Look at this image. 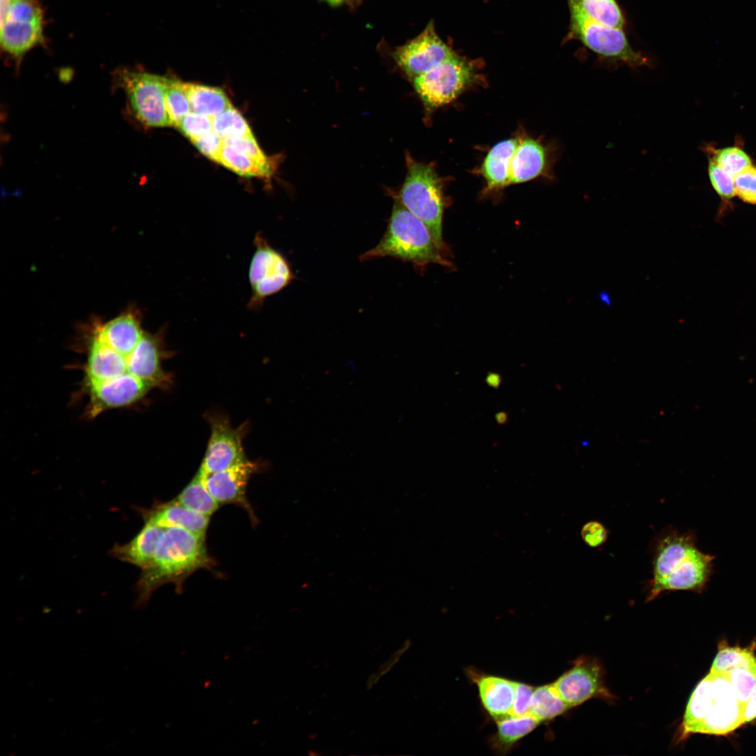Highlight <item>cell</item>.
<instances>
[{"label": "cell", "mask_w": 756, "mask_h": 756, "mask_svg": "<svg viewBox=\"0 0 756 756\" xmlns=\"http://www.w3.org/2000/svg\"><path fill=\"white\" fill-rule=\"evenodd\" d=\"M83 351L80 393L88 419L132 407L169 382L162 336L146 331L134 309L106 322L94 319L83 335Z\"/></svg>", "instance_id": "cell-1"}, {"label": "cell", "mask_w": 756, "mask_h": 756, "mask_svg": "<svg viewBox=\"0 0 756 756\" xmlns=\"http://www.w3.org/2000/svg\"><path fill=\"white\" fill-rule=\"evenodd\" d=\"M215 565L207 551L206 536L181 528H165L152 564L141 570L136 584V606H144L153 592L165 584H174L181 593L184 581L193 573L211 570Z\"/></svg>", "instance_id": "cell-2"}, {"label": "cell", "mask_w": 756, "mask_h": 756, "mask_svg": "<svg viewBox=\"0 0 756 756\" xmlns=\"http://www.w3.org/2000/svg\"><path fill=\"white\" fill-rule=\"evenodd\" d=\"M427 226L398 200L385 233L379 243L359 256L361 261L392 257L419 266L430 263L449 266Z\"/></svg>", "instance_id": "cell-3"}, {"label": "cell", "mask_w": 756, "mask_h": 756, "mask_svg": "<svg viewBox=\"0 0 756 756\" xmlns=\"http://www.w3.org/2000/svg\"><path fill=\"white\" fill-rule=\"evenodd\" d=\"M399 202L427 226L442 249L444 200L442 183L434 169L410 160L408 172L399 193Z\"/></svg>", "instance_id": "cell-4"}, {"label": "cell", "mask_w": 756, "mask_h": 756, "mask_svg": "<svg viewBox=\"0 0 756 756\" xmlns=\"http://www.w3.org/2000/svg\"><path fill=\"white\" fill-rule=\"evenodd\" d=\"M0 44L17 63L44 44V14L38 0H0Z\"/></svg>", "instance_id": "cell-5"}, {"label": "cell", "mask_w": 756, "mask_h": 756, "mask_svg": "<svg viewBox=\"0 0 756 756\" xmlns=\"http://www.w3.org/2000/svg\"><path fill=\"white\" fill-rule=\"evenodd\" d=\"M114 85L124 91L134 117L148 127L172 126L165 94L169 77L148 72L118 69Z\"/></svg>", "instance_id": "cell-6"}, {"label": "cell", "mask_w": 756, "mask_h": 756, "mask_svg": "<svg viewBox=\"0 0 756 756\" xmlns=\"http://www.w3.org/2000/svg\"><path fill=\"white\" fill-rule=\"evenodd\" d=\"M568 4L570 27L567 39H577L600 56L622 61L632 67L648 64L647 57L631 48L622 29L592 20L575 6Z\"/></svg>", "instance_id": "cell-7"}, {"label": "cell", "mask_w": 756, "mask_h": 756, "mask_svg": "<svg viewBox=\"0 0 756 756\" xmlns=\"http://www.w3.org/2000/svg\"><path fill=\"white\" fill-rule=\"evenodd\" d=\"M477 78L476 62L454 53L414 78V86L427 107L437 108L452 102Z\"/></svg>", "instance_id": "cell-8"}, {"label": "cell", "mask_w": 756, "mask_h": 756, "mask_svg": "<svg viewBox=\"0 0 756 756\" xmlns=\"http://www.w3.org/2000/svg\"><path fill=\"white\" fill-rule=\"evenodd\" d=\"M253 244L255 250L248 268L251 296L247 307L257 310L267 297L288 285L294 276L284 256L272 248L260 232L255 234Z\"/></svg>", "instance_id": "cell-9"}, {"label": "cell", "mask_w": 756, "mask_h": 756, "mask_svg": "<svg viewBox=\"0 0 756 756\" xmlns=\"http://www.w3.org/2000/svg\"><path fill=\"white\" fill-rule=\"evenodd\" d=\"M208 420L211 433L199 468L205 476L247 459L243 447L246 426L233 428L228 418L221 414L212 415Z\"/></svg>", "instance_id": "cell-10"}, {"label": "cell", "mask_w": 756, "mask_h": 756, "mask_svg": "<svg viewBox=\"0 0 756 756\" xmlns=\"http://www.w3.org/2000/svg\"><path fill=\"white\" fill-rule=\"evenodd\" d=\"M454 53L436 33L433 22H430L418 36L398 47L393 57L399 67L414 79Z\"/></svg>", "instance_id": "cell-11"}, {"label": "cell", "mask_w": 756, "mask_h": 756, "mask_svg": "<svg viewBox=\"0 0 756 756\" xmlns=\"http://www.w3.org/2000/svg\"><path fill=\"white\" fill-rule=\"evenodd\" d=\"M552 683L570 708L592 698L612 696L606 686L602 666L593 658L580 657Z\"/></svg>", "instance_id": "cell-12"}, {"label": "cell", "mask_w": 756, "mask_h": 756, "mask_svg": "<svg viewBox=\"0 0 756 756\" xmlns=\"http://www.w3.org/2000/svg\"><path fill=\"white\" fill-rule=\"evenodd\" d=\"M713 703L694 734L727 735L744 724L743 706L735 695L727 675L709 673Z\"/></svg>", "instance_id": "cell-13"}, {"label": "cell", "mask_w": 756, "mask_h": 756, "mask_svg": "<svg viewBox=\"0 0 756 756\" xmlns=\"http://www.w3.org/2000/svg\"><path fill=\"white\" fill-rule=\"evenodd\" d=\"M259 469L258 463L246 459L224 470L205 476V485L219 505L233 504L244 509L252 524H258L246 496L248 481Z\"/></svg>", "instance_id": "cell-14"}, {"label": "cell", "mask_w": 756, "mask_h": 756, "mask_svg": "<svg viewBox=\"0 0 756 756\" xmlns=\"http://www.w3.org/2000/svg\"><path fill=\"white\" fill-rule=\"evenodd\" d=\"M713 557L696 547L682 563L657 583L648 586V601L665 592H701L709 581L713 572Z\"/></svg>", "instance_id": "cell-15"}, {"label": "cell", "mask_w": 756, "mask_h": 756, "mask_svg": "<svg viewBox=\"0 0 756 756\" xmlns=\"http://www.w3.org/2000/svg\"><path fill=\"white\" fill-rule=\"evenodd\" d=\"M695 547L696 537L693 532H680L671 527L663 531L655 539L652 578L648 586L665 578Z\"/></svg>", "instance_id": "cell-16"}, {"label": "cell", "mask_w": 756, "mask_h": 756, "mask_svg": "<svg viewBox=\"0 0 756 756\" xmlns=\"http://www.w3.org/2000/svg\"><path fill=\"white\" fill-rule=\"evenodd\" d=\"M139 512L144 522L164 528H181L206 536L210 517L189 510L173 499L155 503L150 508H139Z\"/></svg>", "instance_id": "cell-17"}, {"label": "cell", "mask_w": 756, "mask_h": 756, "mask_svg": "<svg viewBox=\"0 0 756 756\" xmlns=\"http://www.w3.org/2000/svg\"><path fill=\"white\" fill-rule=\"evenodd\" d=\"M164 530L161 526L144 522L143 528L130 542L115 544L110 553L122 561L134 565L141 570H145L153 563L158 542Z\"/></svg>", "instance_id": "cell-18"}, {"label": "cell", "mask_w": 756, "mask_h": 756, "mask_svg": "<svg viewBox=\"0 0 756 756\" xmlns=\"http://www.w3.org/2000/svg\"><path fill=\"white\" fill-rule=\"evenodd\" d=\"M475 682L484 708L494 720L510 714L516 682L486 675L477 677Z\"/></svg>", "instance_id": "cell-19"}, {"label": "cell", "mask_w": 756, "mask_h": 756, "mask_svg": "<svg viewBox=\"0 0 756 756\" xmlns=\"http://www.w3.org/2000/svg\"><path fill=\"white\" fill-rule=\"evenodd\" d=\"M547 155L545 147L532 139L519 143L512 157L510 184L530 181L546 169Z\"/></svg>", "instance_id": "cell-20"}, {"label": "cell", "mask_w": 756, "mask_h": 756, "mask_svg": "<svg viewBox=\"0 0 756 756\" xmlns=\"http://www.w3.org/2000/svg\"><path fill=\"white\" fill-rule=\"evenodd\" d=\"M519 143L516 139L501 141L487 153L482 166V174L489 190L510 184L511 162Z\"/></svg>", "instance_id": "cell-21"}, {"label": "cell", "mask_w": 756, "mask_h": 756, "mask_svg": "<svg viewBox=\"0 0 756 756\" xmlns=\"http://www.w3.org/2000/svg\"><path fill=\"white\" fill-rule=\"evenodd\" d=\"M712 703V682L708 673L698 683L688 701L681 725L680 739L694 734L707 716Z\"/></svg>", "instance_id": "cell-22"}, {"label": "cell", "mask_w": 756, "mask_h": 756, "mask_svg": "<svg viewBox=\"0 0 756 756\" xmlns=\"http://www.w3.org/2000/svg\"><path fill=\"white\" fill-rule=\"evenodd\" d=\"M184 88L193 111L212 118L232 106L220 88L190 83H184Z\"/></svg>", "instance_id": "cell-23"}, {"label": "cell", "mask_w": 756, "mask_h": 756, "mask_svg": "<svg viewBox=\"0 0 756 756\" xmlns=\"http://www.w3.org/2000/svg\"><path fill=\"white\" fill-rule=\"evenodd\" d=\"M497 732L493 747L504 752L521 738L531 732L540 722L530 713L522 715L508 714L496 719Z\"/></svg>", "instance_id": "cell-24"}, {"label": "cell", "mask_w": 756, "mask_h": 756, "mask_svg": "<svg viewBox=\"0 0 756 756\" xmlns=\"http://www.w3.org/2000/svg\"><path fill=\"white\" fill-rule=\"evenodd\" d=\"M205 475L200 470L173 500L194 512L211 517L219 508V503L209 492L204 482Z\"/></svg>", "instance_id": "cell-25"}, {"label": "cell", "mask_w": 756, "mask_h": 756, "mask_svg": "<svg viewBox=\"0 0 756 756\" xmlns=\"http://www.w3.org/2000/svg\"><path fill=\"white\" fill-rule=\"evenodd\" d=\"M570 708L553 683L534 688L529 704V713L540 723L554 719Z\"/></svg>", "instance_id": "cell-26"}, {"label": "cell", "mask_w": 756, "mask_h": 756, "mask_svg": "<svg viewBox=\"0 0 756 756\" xmlns=\"http://www.w3.org/2000/svg\"><path fill=\"white\" fill-rule=\"evenodd\" d=\"M589 18L603 24L622 29L625 21L615 0H567Z\"/></svg>", "instance_id": "cell-27"}, {"label": "cell", "mask_w": 756, "mask_h": 756, "mask_svg": "<svg viewBox=\"0 0 756 756\" xmlns=\"http://www.w3.org/2000/svg\"><path fill=\"white\" fill-rule=\"evenodd\" d=\"M217 162L236 174L247 177H269L274 172L227 144H223Z\"/></svg>", "instance_id": "cell-28"}, {"label": "cell", "mask_w": 756, "mask_h": 756, "mask_svg": "<svg viewBox=\"0 0 756 756\" xmlns=\"http://www.w3.org/2000/svg\"><path fill=\"white\" fill-rule=\"evenodd\" d=\"M754 664H756V657L751 649L723 645L719 649L710 672L727 675L736 668Z\"/></svg>", "instance_id": "cell-29"}, {"label": "cell", "mask_w": 756, "mask_h": 756, "mask_svg": "<svg viewBox=\"0 0 756 756\" xmlns=\"http://www.w3.org/2000/svg\"><path fill=\"white\" fill-rule=\"evenodd\" d=\"M213 130L223 139L253 134L241 114L233 106L211 118Z\"/></svg>", "instance_id": "cell-30"}, {"label": "cell", "mask_w": 756, "mask_h": 756, "mask_svg": "<svg viewBox=\"0 0 756 756\" xmlns=\"http://www.w3.org/2000/svg\"><path fill=\"white\" fill-rule=\"evenodd\" d=\"M165 103L172 126L176 127L182 118L192 111L183 82L169 77Z\"/></svg>", "instance_id": "cell-31"}, {"label": "cell", "mask_w": 756, "mask_h": 756, "mask_svg": "<svg viewBox=\"0 0 756 756\" xmlns=\"http://www.w3.org/2000/svg\"><path fill=\"white\" fill-rule=\"evenodd\" d=\"M710 159L733 176L752 164L750 155L739 146L710 150Z\"/></svg>", "instance_id": "cell-32"}, {"label": "cell", "mask_w": 756, "mask_h": 756, "mask_svg": "<svg viewBox=\"0 0 756 756\" xmlns=\"http://www.w3.org/2000/svg\"><path fill=\"white\" fill-rule=\"evenodd\" d=\"M736 696L744 704L749 700L756 688V664L736 668L727 675Z\"/></svg>", "instance_id": "cell-33"}, {"label": "cell", "mask_w": 756, "mask_h": 756, "mask_svg": "<svg viewBox=\"0 0 756 756\" xmlns=\"http://www.w3.org/2000/svg\"><path fill=\"white\" fill-rule=\"evenodd\" d=\"M176 127L190 141L213 130L211 118L193 111L186 115Z\"/></svg>", "instance_id": "cell-34"}, {"label": "cell", "mask_w": 756, "mask_h": 756, "mask_svg": "<svg viewBox=\"0 0 756 756\" xmlns=\"http://www.w3.org/2000/svg\"><path fill=\"white\" fill-rule=\"evenodd\" d=\"M708 174L713 188L722 202H729L736 195L734 176L721 169L710 158Z\"/></svg>", "instance_id": "cell-35"}, {"label": "cell", "mask_w": 756, "mask_h": 756, "mask_svg": "<svg viewBox=\"0 0 756 756\" xmlns=\"http://www.w3.org/2000/svg\"><path fill=\"white\" fill-rule=\"evenodd\" d=\"M223 141L224 144L230 145L241 151L260 164L272 170L274 169V162L262 152L253 134L227 138Z\"/></svg>", "instance_id": "cell-36"}, {"label": "cell", "mask_w": 756, "mask_h": 756, "mask_svg": "<svg viewBox=\"0 0 756 756\" xmlns=\"http://www.w3.org/2000/svg\"><path fill=\"white\" fill-rule=\"evenodd\" d=\"M735 195L743 202L756 204V166L750 165L734 176Z\"/></svg>", "instance_id": "cell-37"}, {"label": "cell", "mask_w": 756, "mask_h": 756, "mask_svg": "<svg viewBox=\"0 0 756 756\" xmlns=\"http://www.w3.org/2000/svg\"><path fill=\"white\" fill-rule=\"evenodd\" d=\"M190 141L204 155L217 162L224 144L223 139L214 130Z\"/></svg>", "instance_id": "cell-38"}, {"label": "cell", "mask_w": 756, "mask_h": 756, "mask_svg": "<svg viewBox=\"0 0 756 756\" xmlns=\"http://www.w3.org/2000/svg\"><path fill=\"white\" fill-rule=\"evenodd\" d=\"M582 538L591 547L602 545L608 538L606 527L600 522L591 521L586 523L581 530Z\"/></svg>", "instance_id": "cell-39"}, {"label": "cell", "mask_w": 756, "mask_h": 756, "mask_svg": "<svg viewBox=\"0 0 756 756\" xmlns=\"http://www.w3.org/2000/svg\"><path fill=\"white\" fill-rule=\"evenodd\" d=\"M533 690L529 685L516 682L514 699L510 714L522 715L529 713V704Z\"/></svg>", "instance_id": "cell-40"}, {"label": "cell", "mask_w": 756, "mask_h": 756, "mask_svg": "<svg viewBox=\"0 0 756 756\" xmlns=\"http://www.w3.org/2000/svg\"><path fill=\"white\" fill-rule=\"evenodd\" d=\"M743 713L744 723L752 722L756 718V688L749 700L744 704Z\"/></svg>", "instance_id": "cell-41"}, {"label": "cell", "mask_w": 756, "mask_h": 756, "mask_svg": "<svg viewBox=\"0 0 756 756\" xmlns=\"http://www.w3.org/2000/svg\"><path fill=\"white\" fill-rule=\"evenodd\" d=\"M485 381L488 386L498 388L501 384L502 379L498 373L491 372L488 373Z\"/></svg>", "instance_id": "cell-42"}, {"label": "cell", "mask_w": 756, "mask_h": 756, "mask_svg": "<svg viewBox=\"0 0 756 756\" xmlns=\"http://www.w3.org/2000/svg\"><path fill=\"white\" fill-rule=\"evenodd\" d=\"M495 419L498 425H505L508 421L509 416L507 412L501 411L496 414Z\"/></svg>", "instance_id": "cell-43"}, {"label": "cell", "mask_w": 756, "mask_h": 756, "mask_svg": "<svg viewBox=\"0 0 756 756\" xmlns=\"http://www.w3.org/2000/svg\"><path fill=\"white\" fill-rule=\"evenodd\" d=\"M380 676L381 675L379 673H373L369 677L367 682L368 689H370L374 684H376V682L379 680Z\"/></svg>", "instance_id": "cell-44"}, {"label": "cell", "mask_w": 756, "mask_h": 756, "mask_svg": "<svg viewBox=\"0 0 756 756\" xmlns=\"http://www.w3.org/2000/svg\"><path fill=\"white\" fill-rule=\"evenodd\" d=\"M601 298L603 299V302H610L609 297L607 296L606 295V293H603V295H601Z\"/></svg>", "instance_id": "cell-45"}, {"label": "cell", "mask_w": 756, "mask_h": 756, "mask_svg": "<svg viewBox=\"0 0 756 756\" xmlns=\"http://www.w3.org/2000/svg\"><path fill=\"white\" fill-rule=\"evenodd\" d=\"M344 0H332L331 5H336L341 3Z\"/></svg>", "instance_id": "cell-46"}, {"label": "cell", "mask_w": 756, "mask_h": 756, "mask_svg": "<svg viewBox=\"0 0 756 756\" xmlns=\"http://www.w3.org/2000/svg\"><path fill=\"white\" fill-rule=\"evenodd\" d=\"M326 1H328V2L329 3V4H332V0H326Z\"/></svg>", "instance_id": "cell-47"}]
</instances>
